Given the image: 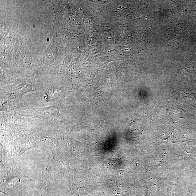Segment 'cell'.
Returning <instances> with one entry per match:
<instances>
[{
  "mask_svg": "<svg viewBox=\"0 0 196 196\" xmlns=\"http://www.w3.org/2000/svg\"><path fill=\"white\" fill-rule=\"evenodd\" d=\"M49 39H47V41H49Z\"/></svg>",
  "mask_w": 196,
  "mask_h": 196,
  "instance_id": "6da1fadb",
  "label": "cell"
}]
</instances>
